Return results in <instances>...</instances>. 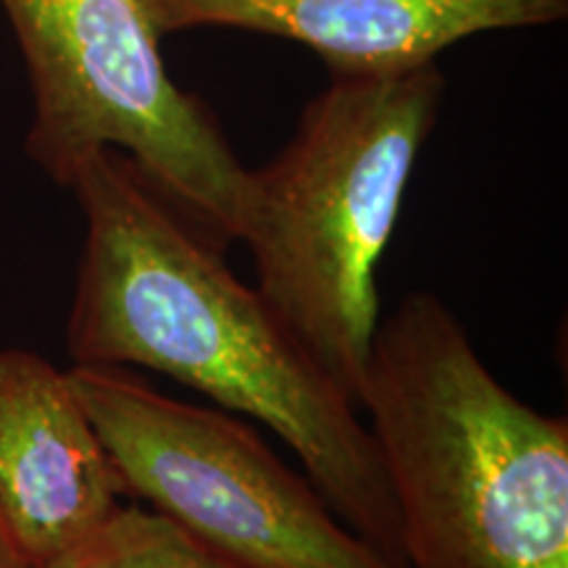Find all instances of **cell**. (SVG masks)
Instances as JSON below:
<instances>
[{"instance_id":"obj_1","label":"cell","mask_w":568,"mask_h":568,"mask_svg":"<svg viewBox=\"0 0 568 568\" xmlns=\"http://www.w3.org/2000/svg\"><path fill=\"white\" fill-rule=\"evenodd\" d=\"M84 247L67 324L82 366H140L276 432L347 529L403 566L400 518L361 410L326 376L224 245L197 230L119 151L67 184Z\"/></svg>"},{"instance_id":"obj_2","label":"cell","mask_w":568,"mask_h":568,"mask_svg":"<svg viewBox=\"0 0 568 568\" xmlns=\"http://www.w3.org/2000/svg\"><path fill=\"white\" fill-rule=\"evenodd\" d=\"M358 410L400 518L403 568H568V424L489 372L437 295L379 322Z\"/></svg>"},{"instance_id":"obj_3","label":"cell","mask_w":568,"mask_h":568,"mask_svg":"<svg viewBox=\"0 0 568 568\" xmlns=\"http://www.w3.org/2000/svg\"><path fill=\"white\" fill-rule=\"evenodd\" d=\"M443 95L437 63L332 77L287 145L247 169L237 240L253 287L355 408L382 322L376 266Z\"/></svg>"},{"instance_id":"obj_4","label":"cell","mask_w":568,"mask_h":568,"mask_svg":"<svg viewBox=\"0 0 568 568\" xmlns=\"http://www.w3.org/2000/svg\"><path fill=\"white\" fill-rule=\"evenodd\" d=\"M32 90L27 155L67 187L119 151L219 245L243 222L247 169L209 105L182 90L140 0H0Z\"/></svg>"},{"instance_id":"obj_5","label":"cell","mask_w":568,"mask_h":568,"mask_svg":"<svg viewBox=\"0 0 568 568\" xmlns=\"http://www.w3.org/2000/svg\"><path fill=\"white\" fill-rule=\"evenodd\" d=\"M69 379L126 497L234 568H403L237 416L174 400L124 366L71 364Z\"/></svg>"},{"instance_id":"obj_6","label":"cell","mask_w":568,"mask_h":568,"mask_svg":"<svg viewBox=\"0 0 568 568\" xmlns=\"http://www.w3.org/2000/svg\"><path fill=\"white\" fill-rule=\"evenodd\" d=\"M124 481L69 372L0 351V516L34 566L80 545L124 506Z\"/></svg>"},{"instance_id":"obj_7","label":"cell","mask_w":568,"mask_h":568,"mask_svg":"<svg viewBox=\"0 0 568 568\" xmlns=\"http://www.w3.org/2000/svg\"><path fill=\"white\" fill-rule=\"evenodd\" d=\"M161 34L224 27L301 42L332 77H395L429 67L481 32L548 27L568 0H140Z\"/></svg>"},{"instance_id":"obj_8","label":"cell","mask_w":568,"mask_h":568,"mask_svg":"<svg viewBox=\"0 0 568 568\" xmlns=\"http://www.w3.org/2000/svg\"><path fill=\"white\" fill-rule=\"evenodd\" d=\"M42 568H234L153 508L124 503L103 527Z\"/></svg>"},{"instance_id":"obj_9","label":"cell","mask_w":568,"mask_h":568,"mask_svg":"<svg viewBox=\"0 0 568 568\" xmlns=\"http://www.w3.org/2000/svg\"><path fill=\"white\" fill-rule=\"evenodd\" d=\"M0 568H38L24 556V550L19 548V542L13 539L3 516H0Z\"/></svg>"}]
</instances>
